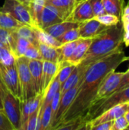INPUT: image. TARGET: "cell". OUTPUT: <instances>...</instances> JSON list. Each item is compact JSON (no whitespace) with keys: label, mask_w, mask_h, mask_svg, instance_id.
I'll return each mask as SVG.
<instances>
[{"label":"cell","mask_w":129,"mask_h":130,"mask_svg":"<svg viewBox=\"0 0 129 130\" xmlns=\"http://www.w3.org/2000/svg\"><path fill=\"white\" fill-rule=\"evenodd\" d=\"M29 59L24 56L17 57L15 59V64L17 70L19 85L21 94V101H27L36 94L33 86V79L28 66Z\"/></svg>","instance_id":"4"},{"label":"cell","mask_w":129,"mask_h":130,"mask_svg":"<svg viewBox=\"0 0 129 130\" xmlns=\"http://www.w3.org/2000/svg\"><path fill=\"white\" fill-rule=\"evenodd\" d=\"M129 14V4L127 5L125 7H124V10H123V14Z\"/></svg>","instance_id":"44"},{"label":"cell","mask_w":129,"mask_h":130,"mask_svg":"<svg viewBox=\"0 0 129 130\" xmlns=\"http://www.w3.org/2000/svg\"><path fill=\"white\" fill-rule=\"evenodd\" d=\"M16 57L12 52L5 46L0 47V63L5 66H11L15 63Z\"/></svg>","instance_id":"30"},{"label":"cell","mask_w":129,"mask_h":130,"mask_svg":"<svg viewBox=\"0 0 129 130\" xmlns=\"http://www.w3.org/2000/svg\"><path fill=\"white\" fill-rule=\"evenodd\" d=\"M94 18L90 0H81L77 2L68 20L76 22H82Z\"/></svg>","instance_id":"13"},{"label":"cell","mask_w":129,"mask_h":130,"mask_svg":"<svg viewBox=\"0 0 129 130\" xmlns=\"http://www.w3.org/2000/svg\"><path fill=\"white\" fill-rule=\"evenodd\" d=\"M124 61H126V56L122 47L120 46L115 52L90 65L80 81L75 98L59 125L75 119H81L94 101L103 80Z\"/></svg>","instance_id":"1"},{"label":"cell","mask_w":129,"mask_h":130,"mask_svg":"<svg viewBox=\"0 0 129 130\" xmlns=\"http://www.w3.org/2000/svg\"><path fill=\"white\" fill-rule=\"evenodd\" d=\"M91 41L92 38H80L72 55L68 61L73 65H78L84 58Z\"/></svg>","instance_id":"17"},{"label":"cell","mask_w":129,"mask_h":130,"mask_svg":"<svg viewBox=\"0 0 129 130\" xmlns=\"http://www.w3.org/2000/svg\"><path fill=\"white\" fill-rule=\"evenodd\" d=\"M124 75L125 72H116V70L109 72L101 82L93 103L104 99L115 92Z\"/></svg>","instance_id":"9"},{"label":"cell","mask_w":129,"mask_h":130,"mask_svg":"<svg viewBox=\"0 0 129 130\" xmlns=\"http://www.w3.org/2000/svg\"><path fill=\"white\" fill-rule=\"evenodd\" d=\"M128 123L127 122L126 119L124 116L119 117L112 122V127L111 130H124L126 129V127L128 126Z\"/></svg>","instance_id":"37"},{"label":"cell","mask_w":129,"mask_h":130,"mask_svg":"<svg viewBox=\"0 0 129 130\" xmlns=\"http://www.w3.org/2000/svg\"><path fill=\"white\" fill-rule=\"evenodd\" d=\"M15 34L17 36L24 37L27 40H29L31 43L38 46L39 42L36 37L34 27H31L27 25H23L15 31Z\"/></svg>","instance_id":"26"},{"label":"cell","mask_w":129,"mask_h":130,"mask_svg":"<svg viewBox=\"0 0 129 130\" xmlns=\"http://www.w3.org/2000/svg\"><path fill=\"white\" fill-rule=\"evenodd\" d=\"M106 13L112 14L122 18L124 10V0H103Z\"/></svg>","instance_id":"21"},{"label":"cell","mask_w":129,"mask_h":130,"mask_svg":"<svg viewBox=\"0 0 129 130\" xmlns=\"http://www.w3.org/2000/svg\"><path fill=\"white\" fill-rule=\"evenodd\" d=\"M79 40H80V38L78 40H74L71 42L65 43L59 47L60 56H59V63L62 62L68 61L70 59V57L72 55Z\"/></svg>","instance_id":"25"},{"label":"cell","mask_w":129,"mask_h":130,"mask_svg":"<svg viewBox=\"0 0 129 130\" xmlns=\"http://www.w3.org/2000/svg\"><path fill=\"white\" fill-rule=\"evenodd\" d=\"M124 117H125V118L126 119L127 122L129 124V110H127V111L125 112V113L124 114Z\"/></svg>","instance_id":"45"},{"label":"cell","mask_w":129,"mask_h":130,"mask_svg":"<svg viewBox=\"0 0 129 130\" xmlns=\"http://www.w3.org/2000/svg\"><path fill=\"white\" fill-rule=\"evenodd\" d=\"M80 37L79 35V30H78V27H75L72 28L69 30H68L67 32H65L62 37H60L58 40L62 43L64 44L65 43H68V42H71L76 40H78Z\"/></svg>","instance_id":"33"},{"label":"cell","mask_w":129,"mask_h":130,"mask_svg":"<svg viewBox=\"0 0 129 130\" xmlns=\"http://www.w3.org/2000/svg\"><path fill=\"white\" fill-rule=\"evenodd\" d=\"M14 34H15V31H14ZM30 44H33V43H31L29 40H27V39L24 37L17 36L15 34V45H14V56L16 58L20 57V56H24L25 51L27 50V49Z\"/></svg>","instance_id":"27"},{"label":"cell","mask_w":129,"mask_h":130,"mask_svg":"<svg viewBox=\"0 0 129 130\" xmlns=\"http://www.w3.org/2000/svg\"><path fill=\"white\" fill-rule=\"evenodd\" d=\"M0 42L9 49L14 54L15 45V34L14 32L6 30L0 27Z\"/></svg>","instance_id":"24"},{"label":"cell","mask_w":129,"mask_h":130,"mask_svg":"<svg viewBox=\"0 0 129 130\" xmlns=\"http://www.w3.org/2000/svg\"><path fill=\"white\" fill-rule=\"evenodd\" d=\"M78 0H46V3L54 5L66 12L70 15Z\"/></svg>","instance_id":"29"},{"label":"cell","mask_w":129,"mask_h":130,"mask_svg":"<svg viewBox=\"0 0 129 130\" xmlns=\"http://www.w3.org/2000/svg\"><path fill=\"white\" fill-rule=\"evenodd\" d=\"M0 10L8 13L19 22L31 27H36L25 2L18 0H5Z\"/></svg>","instance_id":"6"},{"label":"cell","mask_w":129,"mask_h":130,"mask_svg":"<svg viewBox=\"0 0 129 130\" xmlns=\"http://www.w3.org/2000/svg\"><path fill=\"white\" fill-rule=\"evenodd\" d=\"M18 1H20V2H29L30 0H18Z\"/></svg>","instance_id":"46"},{"label":"cell","mask_w":129,"mask_h":130,"mask_svg":"<svg viewBox=\"0 0 129 130\" xmlns=\"http://www.w3.org/2000/svg\"><path fill=\"white\" fill-rule=\"evenodd\" d=\"M121 21L123 27V42L126 46H129V14H122Z\"/></svg>","instance_id":"35"},{"label":"cell","mask_w":129,"mask_h":130,"mask_svg":"<svg viewBox=\"0 0 129 130\" xmlns=\"http://www.w3.org/2000/svg\"><path fill=\"white\" fill-rule=\"evenodd\" d=\"M70 14L68 12L54 5L46 3L41 14L40 27L43 30L63 21L68 20Z\"/></svg>","instance_id":"8"},{"label":"cell","mask_w":129,"mask_h":130,"mask_svg":"<svg viewBox=\"0 0 129 130\" xmlns=\"http://www.w3.org/2000/svg\"><path fill=\"white\" fill-rule=\"evenodd\" d=\"M30 113V98L21 101V130H26L27 120Z\"/></svg>","instance_id":"32"},{"label":"cell","mask_w":129,"mask_h":130,"mask_svg":"<svg viewBox=\"0 0 129 130\" xmlns=\"http://www.w3.org/2000/svg\"><path fill=\"white\" fill-rule=\"evenodd\" d=\"M38 48L43 61L59 63L60 50L59 47H54L43 43H38Z\"/></svg>","instance_id":"19"},{"label":"cell","mask_w":129,"mask_h":130,"mask_svg":"<svg viewBox=\"0 0 129 130\" xmlns=\"http://www.w3.org/2000/svg\"><path fill=\"white\" fill-rule=\"evenodd\" d=\"M127 110H128L127 103L115 106V107L107 110L106 111H105L104 113H103L102 114H100L95 119L85 124L84 129H90L93 126L98 125L100 123H102L104 122H108V121H113V120H115L119 117L124 116V114L125 113V112Z\"/></svg>","instance_id":"11"},{"label":"cell","mask_w":129,"mask_h":130,"mask_svg":"<svg viewBox=\"0 0 129 130\" xmlns=\"http://www.w3.org/2000/svg\"><path fill=\"white\" fill-rule=\"evenodd\" d=\"M100 23L104 24L106 27H111L118 24L120 21L121 19H119L118 17H116L114 14H109V13H105L103 14H101L100 16L95 17Z\"/></svg>","instance_id":"31"},{"label":"cell","mask_w":129,"mask_h":130,"mask_svg":"<svg viewBox=\"0 0 129 130\" xmlns=\"http://www.w3.org/2000/svg\"><path fill=\"white\" fill-rule=\"evenodd\" d=\"M107 27L96 18L79 22L78 30L81 38H94Z\"/></svg>","instance_id":"12"},{"label":"cell","mask_w":129,"mask_h":130,"mask_svg":"<svg viewBox=\"0 0 129 130\" xmlns=\"http://www.w3.org/2000/svg\"><path fill=\"white\" fill-rule=\"evenodd\" d=\"M90 2L92 7L94 18L106 13L103 7V0H90Z\"/></svg>","instance_id":"36"},{"label":"cell","mask_w":129,"mask_h":130,"mask_svg":"<svg viewBox=\"0 0 129 130\" xmlns=\"http://www.w3.org/2000/svg\"><path fill=\"white\" fill-rule=\"evenodd\" d=\"M0 80L6 89L21 101V94L16 64L5 66L0 63Z\"/></svg>","instance_id":"7"},{"label":"cell","mask_w":129,"mask_h":130,"mask_svg":"<svg viewBox=\"0 0 129 130\" xmlns=\"http://www.w3.org/2000/svg\"><path fill=\"white\" fill-rule=\"evenodd\" d=\"M78 26H79V22H76L71 20H65L58 24H56L52 26L46 27L43 30L46 33H48L49 34H50L51 36H52L53 37L58 40L65 32H67L68 30L72 28L78 27Z\"/></svg>","instance_id":"16"},{"label":"cell","mask_w":129,"mask_h":130,"mask_svg":"<svg viewBox=\"0 0 129 130\" xmlns=\"http://www.w3.org/2000/svg\"><path fill=\"white\" fill-rule=\"evenodd\" d=\"M129 86V74L128 73H126L125 72V75H123L119 86H118V88L116 91L119 90V89H122V88H127Z\"/></svg>","instance_id":"42"},{"label":"cell","mask_w":129,"mask_h":130,"mask_svg":"<svg viewBox=\"0 0 129 130\" xmlns=\"http://www.w3.org/2000/svg\"><path fill=\"white\" fill-rule=\"evenodd\" d=\"M128 101L129 86L113 92L112 94L104 99L93 103L86 112L85 115L81 118L82 123L84 124V129L87 123L95 119L107 110L115 106L128 103Z\"/></svg>","instance_id":"3"},{"label":"cell","mask_w":129,"mask_h":130,"mask_svg":"<svg viewBox=\"0 0 129 130\" xmlns=\"http://www.w3.org/2000/svg\"><path fill=\"white\" fill-rule=\"evenodd\" d=\"M25 3L28 7L31 18L34 23L35 27L40 28V18L46 5V0H30Z\"/></svg>","instance_id":"18"},{"label":"cell","mask_w":129,"mask_h":130,"mask_svg":"<svg viewBox=\"0 0 129 130\" xmlns=\"http://www.w3.org/2000/svg\"><path fill=\"white\" fill-rule=\"evenodd\" d=\"M112 122L113 121H108V122H104V123H100L98 125L93 126L90 129V130H111Z\"/></svg>","instance_id":"41"},{"label":"cell","mask_w":129,"mask_h":130,"mask_svg":"<svg viewBox=\"0 0 129 130\" xmlns=\"http://www.w3.org/2000/svg\"><path fill=\"white\" fill-rule=\"evenodd\" d=\"M59 67L58 63L43 61V76H42V88L41 93L43 94L51 82H52L55 76L59 72Z\"/></svg>","instance_id":"14"},{"label":"cell","mask_w":129,"mask_h":130,"mask_svg":"<svg viewBox=\"0 0 129 130\" xmlns=\"http://www.w3.org/2000/svg\"><path fill=\"white\" fill-rule=\"evenodd\" d=\"M29 69L33 82L36 94L41 93L42 88V76H43V60L29 59Z\"/></svg>","instance_id":"15"},{"label":"cell","mask_w":129,"mask_h":130,"mask_svg":"<svg viewBox=\"0 0 129 130\" xmlns=\"http://www.w3.org/2000/svg\"><path fill=\"white\" fill-rule=\"evenodd\" d=\"M5 90H6L5 86L4 85L2 82L0 80V111L1 112H2V110H3V102H2V100H3V97H4Z\"/></svg>","instance_id":"43"},{"label":"cell","mask_w":129,"mask_h":130,"mask_svg":"<svg viewBox=\"0 0 129 130\" xmlns=\"http://www.w3.org/2000/svg\"><path fill=\"white\" fill-rule=\"evenodd\" d=\"M52 121V113L51 105H47L40 116V130L51 129Z\"/></svg>","instance_id":"28"},{"label":"cell","mask_w":129,"mask_h":130,"mask_svg":"<svg viewBox=\"0 0 129 130\" xmlns=\"http://www.w3.org/2000/svg\"><path fill=\"white\" fill-rule=\"evenodd\" d=\"M0 130H14L6 116L0 111Z\"/></svg>","instance_id":"40"},{"label":"cell","mask_w":129,"mask_h":130,"mask_svg":"<svg viewBox=\"0 0 129 130\" xmlns=\"http://www.w3.org/2000/svg\"><path fill=\"white\" fill-rule=\"evenodd\" d=\"M39 109H36V110L31 112L29 115L26 130H36V123H37V117L39 113Z\"/></svg>","instance_id":"38"},{"label":"cell","mask_w":129,"mask_h":130,"mask_svg":"<svg viewBox=\"0 0 129 130\" xmlns=\"http://www.w3.org/2000/svg\"><path fill=\"white\" fill-rule=\"evenodd\" d=\"M122 43L123 27L122 21H120L118 24L107 27L92 38L91 43L84 58L77 65L80 71L85 72L90 65L115 52L122 46Z\"/></svg>","instance_id":"2"},{"label":"cell","mask_w":129,"mask_h":130,"mask_svg":"<svg viewBox=\"0 0 129 130\" xmlns=\"http://www.w3.org/2000/svg\"><path fill=\"white\" fill-rule=\"evenodd\" d=\"M84 73H82L80 72L78 66H76L74 69V70L72 71V72L71 73V75L68 76V78L62 84H60V93H61V96L62 94H64L67 91H68L69 89L72 88L73 87H75L76 85H78L80 81L81 80L83 75Z\"/></svg>","instance_id":"20"},{"label":"cell","mask_w":129,"mask_h":130,"mask_svg":"<svg viewBox=\"0 0 129 130\" xmlns=\"http://www.w3.org/2000/svg\"><path fill=\"white\" fill-rule=\"evenodd\" d=\"M126 60H128L129 61V57H126ZM125 72H126V73H128L129 74V68H128V69Z\"/></svg>","instance_id":"47"},{"label":"cell","mask_w":129,"mask_h":130,"mask_svg":"<svg viewBox=\"0 0 129 130\" xmlns=\"http://www.w3.org/2000/svg\"><path fill=\"white\" fill-rule=\"evenodd\" d=\"M126 129H128L129 130V124H128V126L126 127Z\"/></svg>","instance_id":"49"},{"label":"cell","mask_w":129,"mask_h":130,"mask_svg":"<svg viewBox=\"0 0 129 130\" xmlns=\"http://www.w3.org/2000/svg\"><path fill=\"white\" fill-rule=\"evenodd\" d=\"M79 85H80V82L78 85H76L75 87H73L72 88L67 91L64 94H62L61 96L56 116H55L54 120L52 123L51 129H55V128L59 124V123H60L62 117L64 116V114L66 113V111L70 107L71 104H72L74 99L76 97Z\"/></svg>","instance_id":"10"},{"label":"cell","mask_w":129,"mask_h":130,"mask_svg":"<svg viewBox=\"0 0 129 130\" xmlns=\"http://www.w3.org/2000/svg\"><path fill=\"white\" fill-rule=\"evenodd\" d=\"M34 30L39 43H43L54 47H60L62 45L56 38L46 33L44 30L39 27H34Z\"/></svg>","instance_id":"23"},{"label":"cell","mask_w":129,"mask_h":130,"mask_svg":"<svg viewBox=\"0 0 129 130\" xmlns=\"http://www.w3.org/2000/svg\"><path fill=\"white\" fill-rule=\"evenodd\" d=\"M127 105H128V110H129V101L127 103Z\"/></svg>","instance_id":"48"},{"label":"cell","mask_w":129,"mask_h":130,"mask_svg":"<svg viewBox=\"0 0 129 130\" xmlns=\"http://www.w3.org/2000/svg\"><path fill=\"white\" fill-rule=\"evenodd\" d=\"M60 98H61V93H60V88H59L58 89V91H56V93L55 94V95H54V97H53V98L50 103L51 108H52V121H53L54 117L56 116V111H57V109L59 107Z\"/></svg>","instance_id":"39"},{"label":"cell","mask_w":129,"mask_h":130,"mask_svg":"<svg viewBox=\"0 0 129 130\" xmlns=\"http://www.w3.org/2000/svg\"><path fill=\"white\" fill-rule=\"evenodd\" d=\"M2 102V113L8 119L14 130H21V101L6 89Z\"/></svg>","instance_id":"5"},{"label":"cell","mask_w":129,"mask_h":130,"mask_svg":"<svg viewBox=\"0 0 129 130\" xmlns=\"http://www.w3.org/2000/svg\"><path fill=\"white\" fill-rule=\"evenodd\" d=\"M23 25L25 24L17 21L8 13L0 10V27L10 31L14 32Z\"/></svg>","instance_id":"22"},{"label":"cell","mask_w":129,"mask_h":130,"mask_svg":"<svg viewBox=\"0 0 129 130\" xmlns=\"http://www.w3.org/2000/svg\"><path fill=\"white\" fill-rule=\"evenodd\" d=\"M24 56L27 58L28 59H40L42 60V57H41V54L40 53L38 46L34 45V44H30L28 48L27 49V50L25 51Z\"/></svg>","instance_id":"34"}]
</instances>
